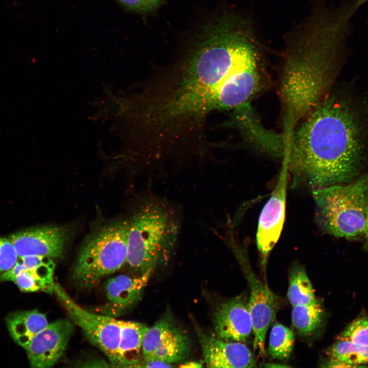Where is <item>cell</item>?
Wrapping results in <instances>:
<instances>
[{
  "mask_svg": "<svg viewBox=\"0 0 368 368\" xmlns=\"http://www.w3.org/2000/svg\"><path fill=\"white\" fill-rule=\"evenodd\" d=\"M229 244L235 249L239 258L249 285L248 307L254 336V347L255 351H258L259 354L263 356L266 333L278 311L280 300L266 284L255 274L245 256L242 255L240 248L238 247L236 240L232 241Z\"/></svg>",
  "mask_w": 368,
  "mask_h": 368,
  "instance_id": "ba28073f",
  "label": "cell"
},
{
  "mask_svg": "<svg viewBox=\"0 0 368 368\" xmlns=\"http://www.w3.org/2000/svg\"><path fill=\"white\" fill-rule=\"evenodd\" d=\"M171 364L156 360H144L142 362H139L135 367H171Z\"/></svg>",
  "mask_w": 368,
  "mask_h": 368,
  "instance_id": "4316f807",
  "label": "cell"
},
{
  "mask_svg": "<svg viewBox=\"0 0 368 368\" xmlns=\"http://www.w3.org/2000/svg\"><path fill=\"white\" fill-rule=\"evenodd\" d=\"M6 321L13 339L25 349L34 336L49 324L45 314L37 309L12 312Z\"/></svg>",
  "mask_w": 368,
  "mask_h": 368,
  "instance_id": "2e32d148",
  "label": "cell"
},
{
  "mask_svg": "<svg viewBox=\"0 0 368 368\" xmlns=\"http://www.w3.org/2000/svg\"><path fill=\"white\" fill-rule=\"evenodd\" d=\"M180 366L183 367H202V365L197 362H188Z\"/></svg>",
  "mask_w": 368,
  "mask_h": 368,
  "instance_id": "f1b7e54d",
  "label": "cell"
},
{
  "mask_svg": "<svg viewBox=\"0 0 368 368\" xmlns=\"http://www.w3.org/2000/svg\"><path fill=\"white\" fill-rule=\"evenodd\" d=\"M148 328L140 323L121 321L118 367H135L140 362L143 339Z\"/></svg>",
  "mask_w": 368,
  "mask_h": 368,
  "instance_id": "e0dca14e",
  "label": "cell"
},
{
  "mask_svg": "<svg viewBox=\"0 0 368 368\" xmlns=\"http://www.w3.org/2000/svg\"><path fill=\"white\" fill-rule=\"evenodd\" d=\"M287 297L293 306L312 304L317 301L309 277L301 266H294L291 271Z\"/></svg>",
  "mask_w": 368,
  "mask_h": 368,
  "instance_id": "ffe728a7",
  "label": "cell"
},
{
  "mask_svg": "<svg viewBox=\"0 0 368 368\" xmlns=\"http://www.w3.org/2000/svg\"><path fill=\"white\" fill-rule=\"evenodd\" d=\"M260 74L258 57L242 41L211 32L177 70L150 78L130 99L129 126L143 156L160 167L204 157L209 117L245 105Z\"/></svg>",
  "mask_w": 368,
  "mask_h": 368,
  "instance_id": "6da1fadb",
  "label": "cell"
},
{
  "mask_svg": "<svg viewBox=\"0 0 368 368\" xmlns=\"http://www.w3.org/2000/svg\"><path fill=\"white\" fill-rule=\"evenodd\" d=\"M216 335L224 339L245 343L252 333L248 301L240 295L220 303L213 316Z\"/></svg>",
  "mask_w": 368,
  "mask_h": 368,
  "instance_id": "9a60e30c",
  "label": "cell"
},
{
  "mask_svg": "<svg viewBox=\"0 0 368 368\" xmlns=\"http://www.w3.org/2000/svg\"><path fill=\"white\" fill-rule=\"evenodd\" d=\"M363 234L366 239V246L368 248V202L366 211L365 223Z\"/></svg>",
  "mask_w": 368,
  "mask_h": 368,
  "instance_id": "83f0119b",
  "label": "cell"
},
{
  "mask_svg": "<svg viewBox=\"0 0 368 368\" xmlns=\"http://www.w3.org/2000/svg\"><path fill=\"white\" fill-rule=\"evenodd\" d=\"M265 367H289V366H287L286 365H283L280 363H266L265 365Z\"/></svg>",
  "mask_w": 368,
  "mask_h": 368,
  "instance_id": "f546056e",
  "label": "cell"
},
{
  "mask_svg": "<svg viewBox=\"0 0 368 368\" xmlns=\"http://www.w3.org/2000/svg\"><path fill=\"white\" fill-rule=\"evenodd\" d=\"M191 349L188 335L167 315L148 328L143 339L142 356L144 360L156 359L172 364L186 359Z\"/></svg>",
  "mask_w": 368,
  "mask_h": 368,
  "instance_id": "9c48e42d",
  "label": "cell"
},
{
  "mask_svg": "<svg viewBox=\"0 0 368 368\" xmlns=\"http://www.w3.org/2000/svg\"><path fill=\"white\" fill-rule=\"evenodd\" d=\"M293 307L292 322L300 334L309 335L319 327L323 319L324 311L317 301L312 304Z\"/></svg>",
  "mask_w": 368,
  "mask_h": 368,
  "instance_id": "44dd1931",
  "label": "cell"
},
{
  "mask_svg": "<svg viewBox=\"0 0 368 368\" xmlns=\"http://www.w3.org/2000/svg\"><path fill=\"white\" fill-rule=\"evenodd\" d=\"M128 228V219L119 221L103 227L85 242L72 274L79 286L94 287L126 264Z\"/></svg>",
  "mask_w": 368,
  "mask_h": 368,
  "instance_id": "8992f818",
  "label": "cell"
},
{
  "mask_svg": "<svg viewBox=\"0 0 368 368\" xmlns=\"http://www.w3.org/2000/svg\"><path fill=\"white\" fill-rule=\"evenodd\" d=\"M53 260L49 263L19 271L14 282L24 292H32L39 290L49 294L54 292L55 284Z\"/></svg>",
  "mask_w": 368,
  "mask_h": 368,
  "instance_id": "ac0fdd59",
  "label": "cell"
},
{
  "mask_svg": "<svg viewBox=\"0 0 368 368\" xmlns=\"http://www.w3.org/2000/svg\"><path fill=\"white\" fill-rule=\"evenodd\" d=\"M18 257L10 240L0 237V275L11 269Z\"/></svg>",
  "mask_w": 368,
  "mask_h": 368,
  "instance_id": "cb8c5ba5",
  "label": "cell"
},
{
  "mask_svg": "<svg viewBox=\"0 0 368 368\" xmlns=\"http://www.w3.org/2000/svg\"><path fill=\"white\" fill-rule=\"evenodd\" d=\"M294 342L293 332L284 325L276 323L272 327L269 339L268 351L274 359H288L292 353Z\"/></svg>",
  "mask_w": 368,
  "mask_h": 368,
  "instance_id": "7402d4cb",
  "label": "cell"
},
{
  "mask_svg": "<svg viewBox=\"0 0 368 368\" xmlns=\"http://www.w3.org/2000/svg\"><path fill=\"white\" fill-rule=\"evenodd\" d=\"M153 270L138 276L120 274L108 279L104 285L106 303L100 314L112 317L122 315L141 298Z\"/></svg>",
  "mask_w": 368,
  "mask_h": 368,
  "instance_id": "5bb4252c",
  "label": "cell"
},
{
  "mask_svg": "<svg viewBox=\"0 0 368 368\" xmlns=\"http://www.w3.org/2000/svg\"><path fill=\"white\" fill-rule=\"evenodd\" d=\"M9 239L18 257L39 256L58 258L63 254L66 233L60 227L40 226L12 234Z\"/></svg>",
  "mask_w": 368,
  "mask_h": 368,
  "instance_id": "7c38bea8",
  "label": "cell"
},
{
  "mask_svg": "<svg viewBox=\"0 0 368 368\" xmlns=\"http://www.w3.org/2000/svg\"><path fill=\"white\" fill-rule=\"evenodd\" d=\"M74 324L68 319L50 323L34 336L26 348L31 366H53L63 355L73 332Z\"/></svg>",
  "mask_w": 368,
  "mask_h": 368,
  "instance_id": "8fae6325",
  "label": "cell"
},
{
  "mask_svg": "<svg viewBox=\"0 0 368 368\" xmlns=\"http://www.w3.org/2000/svg\"><path fill=\"white\" fill-rule=\"evenodd\" d=\"M54 292L72 321L81 328L89 341L104 353L111 366L118 367L121 320L85 310L57 283L55 284Z\"/></svg>",
  "mask_w": 368,
  "mask_h": 368,
  "instance_id": "52a82bcc",
  "label": "cell"
},
{
  "mask_svg": "<svg viewBox=\"0 0 368 368\" xmlns=\"http://www.w3.org/2000/svg\"><path fill=\"white\" fill-rule=\"evenodd\" d=\"M330 359L341 361L350 367L368 366V347L338 339L327 351Z\"/></svg>",
  "mask_w": 368,
  "mask_h": 368,
  "instance_id": "d6986e66",
  "label": "cell"
},
{
  "mask_svg": "<svg viewBox=\"0 0 368 368\" xmlns=\"http://www.w3.org/2000/svg\"><path fill=\"white\" fill-rule=\"evenodd\" d=\"M76 367H110V363L103 360L100 358L90 357L85 359L83 361L77 362Z\"/></svg>",
  "mask_w": 368,
  "mask_h": 368,
  "instance_id": "484cf974",
  "label": "cell"
},
{
  "mask_svg": "<svg viewBox=\"0 0 368 368\" xmlns=\"http://www.w3.org/2000/svg\"><path fill=\"white\" fill-rule=\"evenodd\" d=\"M338 339L368 347V317L361 316L354 320L340 333Z\"/></svg>",
  "mask_w": 368,
  "mask_h": 368,
  "instance_id": "603a6c76",
  "label": "cell"
},
{
  "mask_svg": "<svg viewBox=\"0 0 368 368\" xmlns=\"http://www.w3.org/2000/svg\"><path fill=\"white\" fill-rule=\"evenodd\" d=\"M320 228L338 238L363 234L368 202V172L356 180L313 191Z\"/></svg>",
  "mask_w": 368,
  "mask_h": 368,
  "instance_id": "5b68a950",
  "label": "cell"
},
{
  "mask_svg": "<svg viewBox=\"0 0 368 368\" xmlns=\"http://www.w3.org/2000/svg\"><path fill=\"white\" fill-rule=\"evenodd\" d=\"M126 7L134 10L146 11L155 8L160 0H118Z\"/></svg>",
  "mask_w": 368,
  "mask_h": 368,
  "instance_id": "d4e9b609",
  "label": "cell"
},
{
  "mask_svg": "<svg viewBox=\"0 0 368 368\" xmlns=\"http://www.w3.org/2000/svg\"><path fill=\"white\" fill-rule=\"evenodd\" d=\"M128 220L126 264L142 274L167 263L180 239L182 223L180 207L151 188Z\"/></svg>",
  "mask_w": 368,
  "mask_h": 368,
  "instance_id": "277c9868",
  "label": "cell"
},
{
  "mask_svg": "<svg viewBox=\"0 0 368 368\" xmlns=\"http://www.w3.org/2000/svg\"><path fill=\"white\" fill-rule=\"evenodd\" d=\"M351 18L344 9L319 7L288 43L280 89L284 145L290 144L297 125L327 96Z\"/></svg>",
  "mask_w": 368,
  "mask_h": 368,
  "instance_id": "3957f363",
  "label": "cell"
},
{
  "mask_svg": "<svg viewBox=\"0 0 368 368\" xmlns=\"http://www.w3.org/2000/svg\"><path fill=\"white\" fill-rule=\"evenodd\" d=\"M365 135L361 117L352 103L327 96L297 125L283 155L292 185L314 191L350 182L363 160Z\"/></svg>",
  "mask_w": 368,
  "mask_h": 368,
  "instance_id": "7a4b0ae2",
  "label": "cell"
},
{
  "mask_svg": "<svg viewBox=\"0 0 368 368\" xmlns=\"http://www.w3.org/2000/svg\"><path fill=\"white\" fill-rule=\"evenodd\" d=\"M289 177L288 160L283 159L277 183L263 206L258 220L256 243L262 264H265L283 228Z\"/></svg>",
  "mask_w": 368,
  "mask_h": 368,
  "instance_id": "30bf717a",
  "label": "cell"
},
{
  "mask_svg": "<svg viewBox=\"0 0 368 368\" xmlns=\"http://www.w3.org/2000/svg\"><path fill=\"white\" fill-rule=\"evenodd\" d=\"M197 331L207 367L230 368L256 366L254 356L244 343L224 339L201 330Z\"/></svg>",
  "mask_w": 368,
  "mask_h": 368,
  "instance_id": "4fadbf2b",
  "label": "cell"
}]
</instances>
